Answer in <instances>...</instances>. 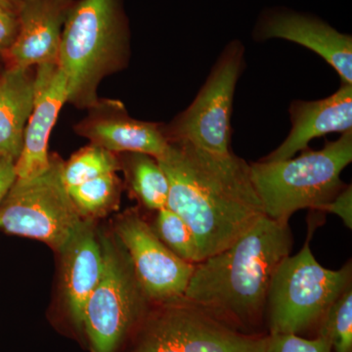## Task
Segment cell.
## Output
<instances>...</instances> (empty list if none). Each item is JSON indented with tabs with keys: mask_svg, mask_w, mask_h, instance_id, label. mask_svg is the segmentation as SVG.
Returning <instances> with one entry per match:
<instances>
[{
	"mask_svg": "<svg viewBox=\"0 0 352 352\" xmlns=\"http://www.w3.org/2000/svg\"><path fill=\"white\" fill-rule=\"evenodd\" d=\"M157 160L170 183L166 208L191 228L201 261L232 245L265 215L250 164L233 152L210 154L170 142Z\"/></svg>",
	"mask_w": 352,
	"mask_h": 352,
	"instance_id": "6da1fadb",
	"label": "cell"
},
{
	"mask_svg": "<svg viewBox=\"0 0 352 352\" xmlns=\"http://www.w3.org/2000/svg\"><path fill=\"white\" fill-rule=\"evenodd\" d=\"M293 244L289 222L263 215L232 245L195 264L183 298L240 332L265 333L271 281Z\"/></svg>",
	"mask_w": 352,
	"mask_h": 352,
	"instance_id": "7a4b0ae2",
	"label": "cell"
},
{
	"mask_svg": "<svg viewBox=\"0 0 352 352\" xmlns=\"http://www.w3.org/2000/svg\"><path fill=\"white\" fill-rule=\"evenodd\" d=\"M129 30L120 0H75L62 32L58 65L68 82V102L89 109L99 85L124 68Z\"/></svg>",
	"mask_w": 352,
	"mask_h": 352,
	"instance_id": "3957f363",
	"label": "cell"
},
{
	"mask_svg": "<svg viewBox=\"0 0 352 352\" xmlns=\"http://www.w3.org/2000/svg\"><path fill=\"white\" fill-rule=\"evenodd\" d=\"M300 152L284 161L250 164L252 184L271 219L289 222L302 208L316 212L346 186L340 175L352 162V131L318 151L307 147Z\"/></svg>",
	"mask_w": 352,
	"mask_h": 352,
	"instance_id": "277c9868",
	"label": "cell"
},
{
	"mask_svg": "<svg viewBox=\"0 0 352 352\" xmlns=\"http://www.w3.org/2000/svg\"><path fill=\"white\" fill-rule=\"evenodd\" d=\"M316 226L310 223L302 249L284 258L273 275L266 303L268 335L316 333L329 308L352 285L351 261L331 270L314 258L310 240Z\"/></svg>",
	"mask_w": 352,
	"mask_h": 352,
	"instance_id": "5b68a950",
	"label": "cell"
},
{
	"mask_svg": "<svg viewBox=\"0 0 352 352\" xmlns=\"http://www.w3.org/2000/svg\"><path fill=\"white\" fill-rule=\"evenodd\" d=\"M154 305L126 352H266L268 333L240 332L184 298Z\"/></svg>",
	"mask_w": 352,
	"mask_h": 352,
	"instance_id": "8992f818",
	"label": "cell"
},
{
	"mask_svg": "<svg viewBox=\"0 0 352 352\" xmlns=\"http://www.w3.org/2000/svg\"><path fill=\"white\" fill-rule=\"evenodd\" d=\"M63 164L50 156V166L36 177L16 178L0 204V229L41 241L60 252L82 222L64 182Z\"/></svg>",
	"mask_w": 352,
	"mask_h": 352,
	"instance_id": "52a82bcc",
	"label": "cell"
},
{
	"mask_svg": "<svg viewBox=\"0 0 352 352\" xmlns=\"http://www.w3.org/2000/svg\"><path fill=\"white\" fill-rule=\"evenodd\" d=\"M104 270L83 309L80 330L91 352H118L153 305L143 293L124 247L101 238Z\"/></svg>",
	"mask_w": 352,
	"mask_h": 352,
	"instance_id": "ba28073f",
	"label": "cell"
},
{
	"mask_svg": "<svg viewBox=\"0 0 352 352\" xmlns=\"http://www.w3.org/2000/svg\"><path fill=\"white\" fill-rule=\"evenodd\" d=\"M244 54L239 41L226 46L191 105L164 126L170 142L186 143L210 154L232 153L233 99Z\"/></svg>",
	"mask_w": 352,
	"mask_h": 352,
	"instance_id": "9c48e42d",
	"label": "cell"
},
{
	"mask_svg": "<svg viewBox=\"0 0 352 352\" xmlns=\"http://www.w3.org/2000/svg\"><path fill=\"white\" fill-rule=\"evenodd\" d=\"M116 230L146 298L153 305L182 300L195 264L171 252L135 210L122 215Z\"/></svg>",
	"mask_w": 352,
	"mask_h": 352,
	"instance_id": "30bf717a",
	"label": "cell"
},
{
	"mask_svg": "<svg viewBox=\"0 0 352 352\" xmlns=\"http://www.w3.org/2000/svg\"><path fill=\"white\" fill-rule=\"evenodd\" d=\"M75 131L115 154L142 153L157 159L170 145L164 124L133 119L122 102L112 99H98Z\"/></svg>",
	"mask_w": 352,
	"mask_h": 352,
	"instance_id": "8fae6325",
	"label": "cell"
},
{
	"mask_svg": "<svg viewBox=\"0 0 352 352\" xmlns=\"http://www.w3.org/2000/svg\"><path fill=\"white\" fill-rule=\"evenodd\" d=\"M34 105L28 120L22 151L15 162L17 178L36 177L50 166L48 142L58 116L68 102V82L58 64L36 67Z\"/></svg>",
	"mask_w": 352,
	"mask_h": 352,
	"instance_id": "7c38bea8",
	"label": "cell"
},
{
	"mask_svg": "<svg viewBox=\"0 0 352 352\" xmlns=\"http://www.w3.org/2000/svg\"><path fill=\"white\" fill-rule=\"evenodd\" d=\"M256 41L281 38L305 46L323 58L352 85V38L327 23L287 9H271L261 15L254 30Z\"/></svg>",
	"mask_w": 352,
	"mask_h": 352,
	"instance_id": "4fadbf2b",
	"label": "cell"
},
{
	"mask_svg": "<svg viewBox=\"0 0 352 352\" xmlns=\"http://www.w3.org/2000/svg\"><path fill=\"white\" fill-rule=\"evenodd\" d=\"M75 0H21L19 32L4 60L7 66L31 69L58 64L62 32Z\"/></svg>",
	"mask_w": 352,
	"mask_h": 352,
	"instance_id": "5bb4252c",
	"label": "cell"
},
{
	"mask_svg": "<svg viewBox=\"0 0 352 352\" xmlns=\"http://www.w3.org/2000/svg\"><path fill=\"white\" fill-rule=\"evenodd\" d=\"M289 112L292 129L288 138L261 161L291 159L307 149L314 138L352 131V85L342 83L335 94L321 100L292 102Z\"/></svg>",
	"mask_w": 352,
	"mask_h": 352,
	"instance_id": "9a60e30c",
	"label": "cell"
},
{
	"mask_svg": "<svg viewBox=\"0 0 352 352\" xmlns=\"http://www.w3.org/2000/svg\"><path fill=\"white\" fill-rule=\"evenodd\" d=\"M60 254L65 302L72 322L80 330L85 303L104 270L103 248L92 222L83 219Z\"/></svg>",
	"mask_w": 352,
	"mask_h": 352,
	"instance_id": "2e32d148",
	"label": "cell"
},
{
	"mask_svg": "<svg viewBox=\"0 0 352 352\" xmlns=\"http://www.w3.org/2000/svg\"><path fill=\"white\" fill-rule=\"evenodd\" d=\"M34 73L6 66L0 75V156L17 161L34 105Z\"/></svg>",
	"mask_w": 352,
	"mask_h": 352,
	"instance_id": "e0dca14e",
	"label": "cell"
},
{
	"mask_svg": "<svg viewBox=\"0 0 352 352\" xmlns=\"http://www.w3.org/2000/svg\"><path fill=\"white\" fill-rule=\"evenodd\" d=\"M120 162L134 196L152 210L168 207L170 183L156 157L142 153H124Z\"/></svg>",
	"mask_w": 352,
	"mask_h": 352,
	"instance_id": "ac0fdd59",
	"label": "cell"
},
{
	"mask_svg": "<svg viewBox=\"0 0 352 352\" xmlns=\"http://www.w3.org/2000/svg\"><path fill=\"white\" fill-rule=\"evenodd\" d=\"M122 170L115 153L90 144L75 153L63 164V178L67 188L82 184L107 173Z\"/></svg>",
	"mask_w": 352,
	"mask_h": 352,
	"instance_id": "d6986e66",
	"label": "cell"
},
{
	"mask_svg": "<svg viewBox=\"0 0 352 352\" xmlns=\"http://www.w3.org/2000/svg\"><path fill=\"white\" fill-rule=\"evenodd\" d=\"M69 197L82 217L107 212L119 201L120 182L116 173H107L68 188Z\"/></svg>",
	"mask_w": 352,
	"mask_h": 352,
	"instance_id": "ffe728a7",
	"label": "cell"
},
{
	"mask_svg": "<svg viewBox=\"0 0 352 352\" xmlns=\"http://www.w3.org/2000/svg\"><path fill=\"white\" fill-rule=\"evenodd\" d=\"M155 233L171 252L192 264L200 263V252L194 233L188 224L168 208L157 210Z\"/></svg>",
	"mask_w": 352,
	"mask_h": 352,
	"instance_id": "44dd1931",
	"label": "cell"
},
{
	"mask_svg": "<svg viewBox=\"0 0 352 352\" xmlns=\"http://www.w3.org/2000/svg\"><path fill=\"white\" fill-rule=\"evenodd\" d=\"M316 335L327 338L331 352H352V285L329 308Z\"/></svg>",
	"mask_w": 352,
	"mask_h": 352,
	"instance_id": "7402d4cb",
	"label": "cell"
},
{
	"mask_svg": "<svg viewBox=\"0 0 352 352\" xmlns=\"http://www.w3.org/2000/svg\"><path fill=\"white\" fill-rule=\"evenodd\" d=\"M266 352H331L330 342L324 336L305 339L294 333L268 335Z\"/></svg>",
	"mask_w": 352,
	"mask_h": 352,
	"instance_id": "603a6c76",
	"label": "cell"
},
{
	"mask_svg": "<svg viewBox=\"0 0 352 352\" xmlns=\"http://www.w3.org/2000/svg\"><path fill=\"white\" fill-rule=\"evenodd\" d=\"M316 212L336 214L344 221L347 228L352 229L351 185H346L332 201L322 206Z\"/></svg>",
	"mask_w": 352,
	"mask_h": 352,
	"instance_id": "cb8c5ba5",
	"label": "cell"
},
{
	"mask_svg": "<svg viewBox=\"0 0 352 352\" xmlns=\"http://www.w3.org/2000/svg\"><path fill=\"white\" fill-rule=\"evenodd\" d=\"M19 32L18 13L0 8V57H6Z\"/></svg>",
	"mask_w": 352,
	"mask_h": 352,
	"instance_id": "d4e9b609",
	"label": "cell"
},
{
	"mask_svg": "<svg viewBox=\"0 0 352 352\" xmlns=\"http://www.w3.org/2000/svg\"><path fill=\"white\" fill-rule=\"evenodd\" d=\"M15 162L8 157L0 156V204L6 196L7 192L15 182Z\"/></svg>",
	"mask_w": 352,
	"mask_h": 352,
	"instance_id": "484cf974",
	"label": "cell"
},
{
	"mask_svg": "<svg viewBox=\"0 0 352 352\" xmlns=\"http://www.w3.org/2000/svg\"><path fill=\"white\" fill-rule=\"evenodd\" d=\"M21 0H0V8L13 11V12H19Z\"/></svg>",
	"mask_w": 352,
	"mask_h": 352,
	"instance_id": "4316f807",
	"label": "cell"
},
{
	"mask_svg": "<svg viewBox=\"0 0 352 352\" xmlns=\"http://www.w3.org/2000/svg\"><path fill=\"white\" fill-rule=\"evenodd\" d=\"M3 67H1V65H0V75H1L2 72H3Z\"/></svg>",
	"mask_w": 352,
	"mask_h": 352,
	"instance_id": "83f0119b",
	"label": "cell"
}]
</instances>
